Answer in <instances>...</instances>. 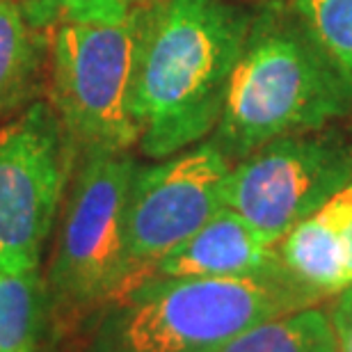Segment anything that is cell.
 <instances>
[{
  "label": "cell",
  "instance_id": "13",
  "mask_svg": "<svg viewBox=\"0 0 352 352\" xmlns=\"http://www.w3.org/2000/svg\"><path fill=\"white\" fill-rule=\"evenodd\" d=\"M217 352H336L329 314L318 305L263 320Z\"/></svg>",
  "mask_w": 352,
  "mask_h": 352
},
{
  "label": "cell",
  "instance_id": "4",
  "mask_svg": "<svg viewBox=\"0 0 352 352\" xmlns=\"http://www.w3.org/2000/svg\"><path fill=\"white\" fill-rule=\"evenodd\" d=\"M135 170L131 151H80L46 272L51 318L62 325H82L103 305L133 288L126 201Z\"/></svg>",
  "mask_w": 352,
  "mask_h": 352
},
{
  "label": "cell",
  "instance_id": "12",
  "mask_svg": "<svg viewBox=\"0 0 352 352\" xmlns=\"http://www.w3.org/2000/svg\"><path fill=\"white\" fill-rule=\"evenodd\" d=\"M51 320L41 267L0 272V352H34Z\"/></svg>",
  "mask_w": 352,
  "mask_h": 352
},
{
  "label": "cell",
  "instance_id": "5",
  "mask_svg": "<svg viewBox=\"0 0 352 352\" xmlns=\"http://www.w3.org/2000/svg\"><path fill=\"white\" fill-rule=\"evenodd\" d=\"M151 0L112 21H60L48 39V101L80 151L140 142L138 76Z\"/></svg>",
  "mask_w": 352,
  "mask_h": 352
},
{
  "label": "cell",
  "instance_id": "16",
  "mask_svg": "<svg viewBox=\"0 0 352 352\" xmlns=\"http://www.w3.org/2000/svg\"><path fill=\"white\" fill-rule=\"evenodd\" d=\"M329 322H332L336 352H352V284L334 295Z\"/></svg>",
  "mask_w": 352,
  "mask_h": 352
},
{
  "label": "cell",
  "instance_id": "6",
  "mask_svg": "<svg viewBox=\"0 0 352 352\" xmlns=\"http://www.w3.org/2000/svg\"><path fill=\"white\" fill-rule=\"evenodd\" d=\"M78 156L48 98L0 122V272L41 265Z\"/></svg>",
  "mask_w": 352,
  "mask_h": 352
},
{
  "label": "cell",
  "instance_id": "15",
  "mask_svg": "<svg viewBox=\"0 0 352 352\" xmlns=\"http://www.w3.org/2000/svg\"><path fill=\"white\" fill-rule=\"evenodd\" d=\"M140 0H23L30 19L41 30L60 21H112L124 16Z\"/></svg>",
  "mask_w": 352,
  "mask_h": 352
},
{
  "label": "cell",
  "instance_id": "2",
  "mask_svg": "<svg viewBox=\"0 0 352 352\" xmlns=\"http://www.w3.org/2000/svg\"><path fill=\"white\" fill-rule=\"evenodd\" d=\"M352 112V74L286 7L254 16L208 140L238 163L272 140L332 126Z\"/></svg>",
  "mask_w": 352,
  "mask_h": 352
},
{
  "label": "cell",
  "instance_id": "7",
  "mask_svg": "<svg viewBox=\"0 0 352 352\" xmlns=\"http://www.w3.org/2000/svg\"><path fill=\"white\" fill-rule=\"evenodd\" d=\"M352 181V140L325 129L291 133L231 165L224 206L270 245Z\"/></svg>",
  "mask_w": 352,
  "mask_h": 352
},
{
  "label": "cell",
  "instance_id": "10",
  "mask_svg": "<svg viewBox=\"0 0 352 352\" xmlns=\"http://www.w3.org/2000/svg\"><path fill=\"white\" fill-rule=\"evenodd\" d=\"M352 229V181L298 222L277 250L288 274L318 298L350 286L348 241Z\"/></svg>",
  "mask_w": 352,
  "mask_h": 352
},
{
  "label": "cell",
  "instance_id": "8",
  "mask_svg": "<svg viewBox=\"0 0 352 352\" xmlns=\"http://www.w3.org/2000/svg\"><path fill=\"white\" fill-rule=\"evenodd\" d=\"M231 160L210 142L140 167L126 201V252L133 286L224 208Z\"/></svg>",
  "mask_w": 352,
  "mask_h": 352
},
{
  "label": "cell",
  "instance_id": "3",
  "mask_svg": "<svg viewBox=\"0 0 352 352\" xmlns=\"http://www.w3.org/2000/svg\"><path fill=\"white\" fill-rule=\"evenodd\" d=\"M318 302L291 274H153L82 322L80 352H217L258 322Z\"/></svg>",
  "mask_w": 352,
  "mask_h": 352
},
{
  "label": "cell",
  "instance_id": "11",
  "mask_svg": "<svg viewBox=\"0 0 352 352\" xmlns=\"http://www.w3.org/2000/svg\"><path fill=\"white\" fill-rule=\"evenodd\" d=\"M48 65V39L23 0H0V122L37 101Z\"/></svg>",
  "mask_w": 352,
  "mask_h": 352
},
{
  "label": "cell",
  "instance_id": "1",
  "mask_svg": "<svg viewBox=\"0 0 352 352\" xmlns=\"http://www.w3.org/2000/svg\"><path fill=\"white\" fill-rule=\"evenodd\" d=\"M252 21L238 0H151L135 94L146 158L213 135Z\"/></svg>",
  "mask_w": 352,
  "mask_h": 352
},
{
  "label": "cell",
  "instance_id": "17",
  "mask_svg": "<svg viewBox=\"0 0 352 352\" xmlns=\"http://www.w3.org/2000/svg\"><path fill=\"white\" fill-rule=\"evenodd\" d=\"M348 272H350V284H352V229H350V241H348Z\"/></svg>",
  "mask_w": 352,
  "mask_h": 352
},
{
  "label": "cell",
  "instance_id": "14",
  "mask_svg": "<svg viewBox=\"0 0 352 352\" xmlns=\"http://www.w3.org/2000/svg\"><path fill=\"white\" fill-rule=\"evenodd\" d=\"M293 12L322 51L352 74V0H293Z\"/></svg>",
  "mask_w": 352,
  "mask_h": 352
},
{
  "label": "cell",
  "instance_id": "9",
  "mask_svg": "<svg viewBox=\"0 0 352 352\" xmlns=\"http://www.w3.org/2000/svg\"><path fill=\"white\" fill-rule=\"evenodd\" d=\"M270 277L288 274L277 245L224 206L204 227L163 256L149 277Z\"/></svg>",
  "mask_w": 352,
  "mask_h": 352
}]
</instances>
